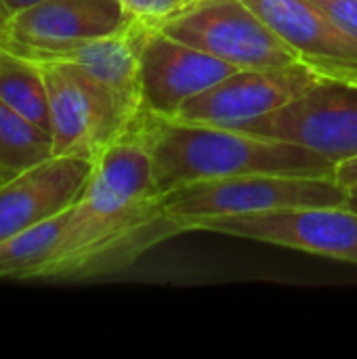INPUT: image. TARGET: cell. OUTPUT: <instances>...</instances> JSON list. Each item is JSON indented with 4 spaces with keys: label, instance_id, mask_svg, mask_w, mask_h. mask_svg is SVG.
Instances as JSON below:
<instances>
[{
    "label": "cell",
    "instance_id": "6da1fadb",
    "mask_svg": "<svg viewBox=\"0 0 357 359\" xmlns=\"http://www.w3.org/2000/svg\"><path fill=\"white\" fill-rule=\"evenodd\" d=\"M181 233L185 229L164 208L147 139L133 122L95 158L44 280L116 273Z\"/></svg>",
    "mask_w": 357,
    "mask_h": 359
},
{
    "label": "cell",
    "instance_id": "7a4b0ae2",
    "mask_svg": "<svg viewBox=\"0 0 357 359\" xmlns=\"http://www.w3.org/2000/svg\"><path fill=\"white\" fill-rule=\"evenodd\" d=\"M135 122L147 139L156 183L162 194L196 181L257 172L335 175L337 166L326 156L278 137L147 114H141Z\"/></svg>",
    "mask_w": 357,
    "mask_h": 359
},
{
    "label": "cell",
    "instance_id": "3957f363",
    "mask_svg": "<svg viewBox=\"0 0 357 359\" xmlns=\"http://www.w3.org/2000/svg\"><path fill=\"white\" fill-rule=\"evenodd\" d=\"M164 208L185 231L208 219L305 206H345L347 187L335 175L257 172L196 181L162 194Z\"/></svg>",
    "mask_w": 357,
    "mask_h": 359
},
{
    "label": "cell",
    "instance_id": "277c9868",
    "mask_svg": "<svg viewBox=\"0 0 357 359\" xmlns=\"http://www.w3.org/2000/svg\"><path fill=\"white\" fill-rule=\"evenodd\" d=\"M156 27L238 69L303 65L299 55L244 0H202Z\"/></svg>",
    "mask_w": 357,
    "mask_h": 359
},
{
    "label": "cell",
    "instance_id": "5b68a950",
    "mask_svg": "<svg viewBox=\"0 0 357 359\" xmlns=\"http://www.w3.org/2000/svg\"><path fill=\"white\" fill-rule=\"evenodd\" d=\"M36 63L48 90L55 156L95 160L133 126L116 97L84 72L63 63Z\"/></svg>",
    "mask_w": 357,
    "mask_h": 359
},
{
    "label": "cell",
    "instance_id": "8992f818",
    "mask_svg": "<svg viewBox=\"0 0 357 359\" xmlns=\"http://www.w3.org/2000/svg\"><path fill=\"white\" fill-rule=\"evenodd\" d=\"M236 130L278 137L343 162L357 156V84L318 78L288 105Z\"/></svg>",
    "mask_w": 357,
    "mask_h": 359
},
{
    "label": "cell",
    "instance_id": "52a82bcc",
    "mask_svg": "<svg viewBox=\"0 0 357 359\" xmlns=\"http://www.w3.org/2000/svg\"><path fill=\"white\" fill-rule=\"evenodd\" d=\"M196 231H213L357 265V212L345 206H305L208 219Z\"/></svg>",
    "mask_w": 357,
    "mask_h": 359
},
{
    "label": "cell",
    "instance_id": "ba28073f",
    "mask_svg": "<svg viewBox=\"0 0 357 359\" xmlns=\"http://www.w3.org/2000/svg\"><path fill=\"white\" fill-rule=\"evenodd\" d=\"M318 76L307 65L238 69L189 99L170 120L242 128L303 95Z\"/></svg>",
    "mask_w": 357,
    "mask_h": 359
},
{
    "label": "cell",
    "instance_id": "9c48e42d",
    "mask_svg": "<svg viewBox=\"0 0 357 359\" xmlns=\"http://www.w3.org/2000/svg\"><path fill=\"white\" fill-rule=\"evenodd\" d=\"M139 50L141 114L170 120L189 99L238 72L236 65L143 25Z\"/></svg>",
    "mask_w": 357,
    "mask_h": 359
},
{
    "label": "cell",
    "instance_id": "30bf717a",
    "mask_svg": "<svg viewBox=\"0 0 357 359\" xmlns=\"http://www.w3.org/2000/svg\"><path fill=\"white\" fill-rule=\"evenodd\" d=\"M318 78L357 84V38L311 0H244Z\"/></svg>",
    "mask_w": 357,
    "mask_h": 359
},
{
    "label": "cell",
    "instance_id": "8fae6325",
    "mask_svg": "<svg viewBox=\"0 0 357 359\" xmlns=\"http://www.w3.org/2000/svg\"><path fill=\"white\" fill-rule=\"evenodd\" d=\"M130 17L120 0H40L8 19L2 48H67L126 29Z\"/></svg>",
    "mask_w": 357,
    "mask_h": 359
},
{
    "label": "cell",
    "instance_id": "7c38bea8",
    "mask_svg": "<svg viewBox=\"0 0 357 359\" xmlns=\"http://www.w3.org/2000/svg\"><path fill=\"white\" fill-rule=\"evenodd\" d=\"M93 162L53 156L0 185V242L69 208L82 194Z\"/></svg>",
    "mask_w": 357,
    "mask_h": 359
},
{
    "label": "cell",
    "instance_id": "4fadbf2b",
    "mask_svg": "<svg viewBox=\"0 0 357 359\" xmlns=\"http://www.w3.org/2000/svg\"><path fill=\"white\" fill-rule=\"evenodd\" d=\"M141 36H143L141 23L130 21L128 27L118 34L80 42L67 48L38 50V48L8 46L2 50H11L32 61L72 65L84 72L101 86H105L116 97L124 114L135 122L141 116V88H139Z\"/></svg>",
    "mask_w": 357,
    "mask_h": 359
},
{
    "label": "cell",
    "instance_id": "5bb4252c",
    "mask_svg": "<svg viewBox=\"0 0 357 359\" xmlns=\"http://www.w3.org/2000/svg\"><path fill=\"white\" fill-rule=\"evenodd\" d=\"M69 210L72 206L25 231L2 240L0 280H44L59 252Z\"/></svg>",
    "mask_w": 357,
    "mask_h": 359
},
{
    "label": "cell",
    "instance_id": "9a60e30c",
    "mask_svg": "<svg viewBox=\"0 0 357 359\" xmlns=\"http://www.w3.org/2000/svg\"><path fill=\"white\" fill-rule=\"evenodd\" d=\"M53 156L50 133L0 101V185Z\"/></svg>",
    "mask_w": 357,
    "mask_h": 359
},
{
    "label": "cell",
    "instance_id": "2e32d148",
    "mask_svg": "<svg viewBox=\"0 0 357 359\" xmlns=\"http://www.w3.org/2000/svg\"><path fill=\"white\" fill-rule=\"evenodd\" d=\"M0 101L50 133L48 90L36 61L0 48Z\"/></svg>",
    "mask_w": 357,
    "mask_h": 359
},
{
    "label": "cell",
    "instance_id": "e0dca14e",
    "mask_svg": "<svg viewBox=\"0 0 357 359\" xmlns=\"http://www.w3.org/2000/svg\"><path fill=\"white\" fill-rule=\"evenodd\" d=\"M328 13L343 29L357 38V0H311Z\"/></svg>",
    "mask_w": 357,
    "mask_h": 359
},
{
    "label": "cell",
    "instance_id": "ac0fdd59",
    "mask_svg": "<svg viewBox=\"0 0 357 359\" xmlns=\"http://www.w3.org/2000/svg\"><path fill=\"white\" fill-rule=\"evenodd\" d=\"M335 177H337L345 187L357 185V156L347 158V160H343V162H337V166H335Z\"/></svg>",
    "mask_w": 357,
    "mask_h": 359
},
{
    "label": "cell",
    "instance_id": "d6986e66",
    "mask_svg": "<svg viewBox=\"0 0 357 359\" xmlns=\"http://www.w3.org/2000/svg\"><path fill=\"white\" fill-rule=\"evenodd\" d=\"M36 2H40V0H0V11L11 19L13 15H17L19 11L27 8Z\"/></svg>",
    "mask_w": 357,
    "mask_h": 359
},
{
    "label": "cell",
    "instance_id": "ffe728a7",
    "mask_svg": "<svg viewBox=\"0 0 357 359\" xmlns=\"http://www.w3.org/2000/svg\"><path fill=\"white\" fill-rule=\"evenodd\" d=\"M6 27H8V17L0 11V48H2V44H4V42H6V38H8Z\"/></svg>",
    "mask_w": 357,
    "mask_h": 359
},
{
    "label": "cell",
    "instance_id": "44dd1931",
    "mask_svg": "<svg viewBox=\"0 0 357 359\" xmlns=\"http://www.w3.org/2000/svg\"><path fill=\"white\" fill-rule=\"evenodd\" d=\"M347 206L353 208L357 212V185H351L347 187Z\"/></svg>",
    "mask_w": 357,
    "mask_h": 359
}]
</instances>
